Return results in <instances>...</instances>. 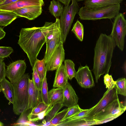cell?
<instances>
[{"instance_id": "cell-8", "label": "cell", "mask_w": 126, "mask_h": 126, "mask_svg": "<svg viewBox=\"0 0 126 126\" xmlns=\"http://www.w3.org/2000/svg\"><path fill=\"white\" fill-rule=\"evenodd\" d=\"M118 94L115 86L112 89H108L99 101L94 106L89 109L87 116L84 118L90 120L109 103L118 98Z\"/></svg>"}, {"instance_id": "cell-27", "label": "cell", "mask_w": 126, "mask_h": 126, "mask_svg": "<svg viewBox=\"0 0 126 126\" xmlns=\"http://www.w3.org/2000/svg\"><path fill=\"white\" fill-rule=\"evenodd\" d=\"M65 66L68 79L70 80L76 76L77 72L75 68V64L71 60L68 59L64 61Z\"/></svg>"}, {"instance_id": "cell-5", "label": "cell", "mask_w": 126, "mask_h": 126, "mask_svg": "<svg viewBox=\"0 0 126 126\" xmlns=\"http://www.w3.org/2000/svg\"><path fill=\"white\" fill-rule=\"evenodd\" d=\"M126 109V106L118 98L109 103L90 120H94L96 125L101 124L119 117L124 112Z\"/></svg>"}, {"instance_id": "cell-42", "label": "cell", "mask_w": 126, "mask_h": 126, "mask_svg": "<svg viewBox=\"0 0 126 126\" xmlns=\"http://www.w3.org/2000/svg\"><path fill=\"white\" fill-rule=\"evenodd\" d=\"M38 126H52L50 122H46L44 120L43 121L42 123Z\"/></svg>"}, {"instance_id": "cell-46", "label": "cell", "mask_w": 126, "mask_h": 126, "mask_svg": "<svg viewBox=\"0 0 126 126\" xmlns=\"http://www.w3.org/2000/svg\"><path fill=\"white\" fill-rule=\"evenodd\" d=\"M6 0H0V4L2 3Z\"/></svg>"}, {"instance_id": "cell-24", "label": "cell", "mask_w": 126, "mask_h": 126, "mask_svg": "<svg viewBox=\"0 0 126 126\" xmlns=\"http://www.w3.org/2000/svg\"><path fill=\"white\" fill-rule=\"evenodd\" d=\"M18 16L13 12L0 11V27L9 25Z\"/></svg>"}, {"instance_id": "cell-25", "label": "cell", "mask_w": 126, "mask_h": 126, "mask_svg": "<svg viewBox=\"0 0 126 126\" xmlns=\"http://www.w3.org/2000/svg\"><path fill=\"white\" fill-rule=\"evenodd\" d=\"M63 5L57 0H52L49 7V12L56 18H59L63 11Z\"/></svg>"}, {"instance_id": "cell-32", "label": "cell", "mask_w": 126, "mask_h": 126, "mask_svg": "<svg viewBox=\"0 0 126 126\" xmlns=\"http://www.w3.org/2000/svg\"><path fill=\"white\" fill-rule=\"evenodd\" d=\"M68 109V108H65L56 114L50 121L52 126H57L61 123V121L65 116Z\"/></svg>"}, {"instance_id": "cell-37", "label": "cell", "mask_w": 126, "mask_h": 126, "mask_svg": "<svg viewBox=\"0 0 126 126\" xmlns=\"http://www.w3.org/2000/svg\"><path fill=\"white\" fill-rule=\"evenodd\" d=\"M13 51L11 47H0V57L4 58L8 57Z\"/></svg>"}, {"instance_id": "cell-40", "label": "cell", "mask_w": 126, "mask_h": 126, "mask_svg": "<svg viewBox=\"0 0 126 126\" xmlns=\"http://www.w3.org/2000/svg\"><path fill=\"white\" fill-rule=\"evenodd\" d=\"M18 0H6L0 4V7L16 1Z\"/></svg>"}, {"instance_id": "cell-11", "label": "cell", "mask_w": 126, "mask_h": 126, "mask_svg": "<svg viewBox=\"0 0 126 126\" xmlns=\"http://www.w3.org/2000/svg\"><path fill=\"white\" fill-rule=\"evenodd\" d=\"M75 78L78 84L82 88H89L94 86L91 71L87 65L79 66Z\"/></svg>"}, {"instance_id": "cell-22", "label": "cell", "mask_w": 126, "mask_h": 126, "mask_svg": "<svg viewBox=\"0 0 126 126\" xmlns=\"http://www.w3.org/2000/svg\"><path fill=\"white\" fill-rule=\"evenodd\" d=\"M50 104L53 105L59 102H62L63 98V87L52 89L48 91Z\"/></svg>"}, {"instance_id": "cell-15", "label": "cell", "mask_w": 126, "mask_h": 126, "mask_svg": "<svg viewBox=\"0 0 126 126\" xmlns=\"http://www.w3.org/2000/svg\"><path fill=\"white\" fill-rule=\"evenodd\" d=\"M63 88V106L69 108L77 105L79 98L71 85L68 82Z\"/></svg>"}, {"instance_id": "cell-31", "label": "cell", "mask_w": 126, "mask_h": 126, "mask_svg": "<svg viewBox=\"0 0 126 126\" xmlns=\"http://www.w3.org/2000/svg\"><path fill=\"white\" fill-rule=\"evenodd\" d=\"M62 102H59L52 106L50 110L46 116L44 120L46 122H49L63 107Z\"/></svg>"}, {"instance_id": "cell-1", "label": "cell", "mask_w": 126, "mask_h": 126, "mask_svg": "<svg viewBox=\"0 0 126 126\" xmlns=\"http://www.w3.org/2000/svg\"><path fill=\"white\" fill-rule=\"evenodd\" d=\"M115 41L110 35L101 33L94 48L92 71L97 83L101 75L108 74L116 46Z\"/></svg>"}, {"instance_id": "cell-33", "label": "cell", "mask_w": 126, "mask_h": 126, "mask_svg": "<svg viewBox=\"0 0 126 126\" xmlns=\"http://www.w3.org/2000/svg\"><path fill=\"white\" fill-rule=\"evenodd\" d=\"M32 70L33 72L32 73V80L36 86L40 91L42 81H41L40 80L34 65L32 67Z\"/></svg>"}, {"instance_id": "cell-14", "label": "cell", "mask_w": 126, "mask_h": 126, "mask_svg": "<svg viewBox=\"0 0 126 126\" xmlns=\"http://www.w3.org/2000/svg\"><path fill=\"white\" fill-rule=\"evenodd\" d=\"M43 0H18L14 2L0 7V11L12 12L22 8L33 6H42Z\"/></svg>"}, {"instance_id": "cell-3", "label": "cell", "mask_w": 126, "mask_h": 126, "mask_svg": "<svg viewBox=\"0 0 126 126\" xmlns=\"http://www.w3.org/2000/svg\"><path fill=\"white\" fill-rule=\"evenodd\" d=\"M120 3L104 7L82 6L78 13L79 18L84 20H95L103 19L114 18L119 13Z\"/></svg>"}, {"instance_id": "cell-13", "label": "cell", "mask_w": 126, "mask_h": 126, "mask_svg": "<svg viewBox=\"0 0 126 126\" xmlns=\"http://www.w3.org/2000/svg\"><path fill=\"white\" fill-rule=\"evenodd\" d=\"M52 105H47L43 101L32 109L27 116L28 120L32 122L41 120L46 116L50 110Z\"/></svg>"}, {"instance_id": "cell-48", "label": "cell", "mask_w": 126, "mask_h": 126, "mask_svg": "<svg viewBox=\"0 0 126 126\" xmlns=\"http://www.w3.org/2000/svg\"><path fill=\"white\" fill-rule=\"evenodd\" d=\"M2 91V89H1V88L0 87V93Z\"/></svg>"}, {"instance_id": "cell-36", "label": "cell", "mask_w": 126, "mask_h": 126, "mask_svg": "<svg viewBox=\"0 0 126 126\" xmlns=\"http://www.w3.org/2000/svg\"><path fill=\"white\" fill-rule=\"evenodd\" d=\"M89 110V109L85 110L82 109L80 111L64 121H69L85 118L87 116Z\"/></svg>"}, {"instance_id": "cell-17", "label": "cell", "mask_w": 126, "mask_h": 126, "mask_svg": "<svg viewBox=\"0 0 126 126\" xmlns=\"http://www.w3.org/2000/svg\"><path fill=\"white\" fill-rule=\"evenodd\" d=\"M46 38V43H47L54 36L55 33L60 29L59 19L56 18L54 23L46 22L44 25L40 27Z\"/></svg>"}, {"instance_id": "cell-28", "label": "cell", "mask_w": 126, "mask_h": 126, "mask_svg": "<svg viewBox=\"0 0 126 126\" xmlns=\"http://www.w3.org/2000/svg\"><path fill=\"white\" fill-rule=\"evenodd\" d=\"M71 31L77 39L80 41H83L84 35V27L82 24L78 20L73 25Z\"/></svg>"}, {"instance_id": "cell-47", "label": "cell", "mask_w": 126, "mask_h": 126, "mask_svg": "<svg viewBox=\"0 0 126 126\" xmlns=\"http://www.w3.org/2000/svg\"><path fill=\"white\" fill-rule=\"evenodd\" d=\"M76 1L77 2H79V1H84L85 0H76Z\"/></svg>"}, {"instance_id": "cell-23", "label": "cell", "mask_w": 126, "mask_h": 126, "mask_svg": "<svg viewBox=\"0 0 126 126\" xmlns=\"http://www.w3.org/2000/svg\"><path fill=\"white\" fill-rule=\"evenodd\" d=\"M95 125H96V122L94 120H87L81 118L69 121H63L57 126H88Z\"/></svg>"}, {"instance_id": "cell-26", "label": "cell", "mask_w": 126, "mask_h": 126, "mask_svg": "<svg viewBox=\"0 0 126 126\" xmlns=\"http://www.w3.org/2000/svg\"><path fill=\"white\" fill-rule=\"evenodd\" d=\"M34 65L41 81H42L45 76H46L47 71L45 58L41 60L37 59Z\"/></svg>"}, {"instance_id": "cell-12", "label": "cell", "mask_w": 126, "mask_h": 126, "mask_svg": "<svg viewBox=\"0 0 126 126\" xmlns=\"http://www.w3.org/2000/svg\"><path fill=\"white\" fill-rule=\"evenodd\" d=\"M28 99L27 107L23 112L32 109L40 103L42 102L40 91H39L34 84L32 79L29 80L28 88Z\"/></svg>"}, {"instance_id": "cell-21", "label": "cell", "mask_w": 126, "mask_h": 126, "mask_svg": "<svg viewBox=\"0 0 126 126\" xmlns=\"http://www.w3.org/2000/svg\"><path fill=\"white\" fill-rule=\"evenodd\" d=\"M0 86L2 91L5 97L9 101V104H13L14 99V90L13 85L5 78L0 82Z\"/></svg>"}, {"instance_id": "cell-45", "label": "cell", "mask_w": 126, "mask_h": 126, "mask_svg": "<svg viewBox=\"0 0 126 126\" xmlns=\"http://www.w3.org/2000/svg\"><path fill=\"white\" fill-rule=\"evenodd\" d=\"M4 126V124L1 122L0 121V126Z\"/></svg>"}, {"instance_id": "cell-35", "label": "cell", "mask_w": 126, "mask_h": 126, "mask_svg": "<svg viewBox=\"0 0 126 126\" xmlns=\"http://www.w3.org/2000/svg\"><path fill=\"white\" fill-rule=\"evenodd\" d=\"M104 81L106 88L111 89L115 86V81L113 80L112 76L108 74H105L104 76Z\"/></svg>"}, {"instance_id": "cell-34", "label": "cell", "mask_w": 126, "mask_h": 126, "mask_svg": "<svg viewBox=\"0 0 126 126\" xmlns=\"http://www.w3.org/2000/svg\"><path fill=\"white\" fill-rule=\"evenodd\" d=\"M68 108V110L67 112L64 117L61 121V123L79 112L82 109L80 108L78 104Z\"/></svg>"}, {"instance_id": "cell-6", "label": "cell", "mask_w": 126, "mask_h": 126, "mask_svg": "<svg viewBox=\"0 0 126 126\" xmlns=\"http://www.w3.org/2000/svg\"><path fill=\"white\" fill-rule=\"evenodd\" d=\"M71 1V5L64 6L59 19L62 41L63 43L65 41L75 17L79 9L76 0H72Z\"/></svg>"}, {"instance_id": "cell-43", "label": "cell", "mask_w": 126, "mask_h": 126, "mask_svg": "<svg viewBox=\"0 0 126 126\" xmlns=\"http://www.w3.org/2000/svg\"><path fill=\"white\" fill-rule=\"evenodd\" d=\"M63 4L65 6L69 5L70 2L72 0H57Z\"/></svg>"}, {"instance_id": "cell-16", "label": "cell", "mask_w": 126, "mask_h": 126, "mask_svg": "<svg viewBox=\"0 0 126 126\" xmlns=\"http://www.w3.org/2000/svg\"><path fill=\"white\" fill-rule=\"evenodd\" d=\"M42 6H29L19 8L12 11L17 16L26 18L29 20L34 19L42 13Z\"/></svg>"}, {"instance_id": "cell-9", "label": "cell", "mask_w": 126, "mask_h": 126, "mask_svg": "<svg viewBox=\"0 0 126 126\" xmlns=\"http://www.w3.org/2000/svg\"><path fill=\"white\" fill-rule=\"evenodd\" d=\"M27 67L25 61L18 60L7 66L6 77L13 84L17 82L25 74Z\"/></svg>"}, {"instance_id": "cell-39", "label": "cell", "mask_w": 126, "mask_h": 126, "mask_svg": "<svg viewBox=\"0 0 126 126\" xmlns=\"http://www.w3.org/2000/svg\"><path fill=\"white\" fill-rule=\"evenodd\" d=\"M32 122L28 120L20 122H17L12 125L13 126H38Z\"/></svg>"}, {"instance_id": "cell-7", "label": "cell", "mask_w": 126, "mask_h": 126, "mask_svg": "<svg viewBox=\"0 0 126 126\" xmlns=\"http://www.w3.org/2000/svg\"><path fill=\"white\" fill-rule=\"evenodd\" d=\"M114 18L110 35L114 40L116 46L123 51L126 34V20L124 14L122 13H119Z\"/></svg>"}, {"instance_id": "cell-30", "label": "cell", "mask_w": 126, "mask_h": 126, "mask_svg": "<svg viewBox=\"0 0 126 126\" xmlns=\"http://www.w3.org/2000/svg\"><path fill=\"white\" fill-rule=\"evenodd\" d=\"M46 76L43 80L42 87L40 91L42 101L47 105L50 104L48 97V91L46 79Z\"/></svg>"}, {"instance_id": "cell-38", "label": "cell", "mask_w": 126, "mask_h": 126, "mask_svg": "<svg viewBox=\"0 0 126 126\" xmlns=\"http://www.w3.org/2000/svg\"><path fill=\"white\" fill-rule=\"evenodd\" d=\"M5 65L3 61L0 63V83L6 77Z\"/></svg>"}, {"instance_id": "cell-41", "label": "cell", "mask_w": 126, "mask_h": 126, "mask_svg": "<svg viewBox=\"0 0 126 126\" xmlns=\"http://www.w3.org/2000/svg\"><path fill=\"white\" fill-rule=\"evenodd\" d=\"M6 33L1 27H0V40L4 37Z\"/></svg>"}, {"instance_id": "cell-29", "label": "cell", "mask_w": 126, "mask_h": 126, "mask_svg": "<svg viewBox=\"0 0 126 126\" xmlns=\"http://www.w3.org/2000/svg\"><path fill=\"white\" fill-rule=\"evenodd\" d=\"M115 81V86L118 94L126 96V80L125 78H119Z\"/></svg>"}, {"instance_id": "cell-19", "label": "cell", "mask_w": 126, "mask_h": 126, "mask_svg": "<svg viewBox=\"0 0 126 126\" xmlns=\"http://www.w3.org/2000/svg\"><path fill=\"white\" fill-rule=\"evenodd\" d=\"M62 42L60 29L57 32L53 38L46 44V50L44 57L46 63L58 44Z\"/></svg>"}, {"instance_id": "cell-18", "label": "cell", "mask_w": 126, "mask_h": 126, "mask_svg": "<svg viewBox=\"0 0 126 126\" xmlns=\"http://www.w3.org/2000/svg\"><path fill=\"white\" fill-rule=\"evenodd\" d=\"M53 87H63L68 82V76L65 66L62 63L56 70Z\"/></svg>"}, {"instance_id": "cell-2", "label": "cell", "mask_w": 126, "mask_h": 126, "mask_svg": "<svg viewBox=\"0 0 126 126\" xmlns=\"http://www.w3.org/2000/svg\"><path fill=\"white\" fill-rule=\"evenodd\" d=\"M18 44L26 53L32 67L44 44L46 38L40 27L21 29Z\"/></svg>"}, {"instance_id": "cell-4", "label": "cell", "mask_w": 126, "mask_h": 126, "mask_svg": "<svg viewBox=\"0 0 126 126\" xmlns=\"http://www.w3.org/2000/svg\"><path fill=\"white\" fill-rule=\"evenodd\" d=\"M30 79L28 73L24 74L17 82L13 84L14 90L13 110L16 115H19L27 107Z\"/></svg>"}, {"instance_id": "cell-10", "label": "cell", "mask_w": 126, "mask_h": 126, "mask_svg": "<svg viewBox=\"0 0 126 126\" xmlns=\"http://www.w3.org/2000/svg\"><path fill=\"white\" fill-rule=\"evenodd\" d=\"M65 52L63 43L61 42L56 47L46 63L47 71L56 70L64 61Z\"/></svg>"}, {"instance_id": "cell-44", "label": "cell", "mask_w": 126, "mask_h": 126, "mask_svg": "<svg viewBox=\"0 0 126 126\" xmlns=\"http://www.w3.org/2000/svg\"><path fill=\"white\" fill-rule=\"evenodd\" d=\"M4 60V58L0 57V63L2 62Z\"/></svg>"}, {"instance_id": "cell-20", "label": "cell", "mask_w": 126, "mask_h": 126, "mask_svg": "<svg viewBox=\"0 0 126 126\" xmlns=\"http://www.w3.org/2000/svg\"><path fill=\"white\" fill-rule=\"evenodd\" d=\"M124 0H85L84 6L91 7H104L120 3Z\"/></svg>"}]
</instances>
